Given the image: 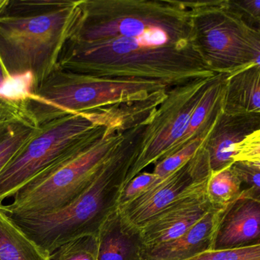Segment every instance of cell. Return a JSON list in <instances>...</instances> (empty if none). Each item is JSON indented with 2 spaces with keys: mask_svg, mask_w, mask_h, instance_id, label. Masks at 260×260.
I'll return each mask as SVG.
<instances>
[{
  "mask_svg": "<svg viewBox=\"0 0 260 260\" xmlns=\"http://www.w3.org/2000/svg\"><path fill=\"white\" fill-rule=\"evenodd\" d=\"M79 6L60 68L170 88L216 75L194 44L188 2L80 0Z\"/></svg>",
  "mask_w": 260,
  "mask_h": 260,
  "instance_id": "6da1fadb",
  "label": "cell"
},
{
  "mask_svg": "<svg viewBox=\"0 0 260 260\" xmlns=\"http://www.w3.org/2000/svg\"><path fill=\"white\" fill-rule=\"evenodd\" d=\"M148 122L126 133L114 157L94 181L73 201L47 213H18L5 211L41 251L50 256L66 243L85 235H97L105 220L118 209L119 199L140 146Z\"/></svg>",
  "mask_w": 260,
  "mask_h": 260,
  "instance_id": "7a4b0ae2",
  "label": "cell"
},
{
  "mask_svg": "<svg viewBox=\"0 0 260 260\" xmlns=\"http://www.w3.org/2000/svg\"><path fill=\"white\" fill-rule=\"evenodd\" d=\"M145 122L123 116L98 125L50 166L21 186L5 211L41 214L53 212L79 196L114 157L126 133Z\"/></svg>",
  "mask_w": 260,
  "mask_h": 260,
  "instance_id": "3957f363",
  "label": "cell"
},
{
  "mask_svg": "<svg viewBox=\"0 0 260 260\" xmlns=\"http://www.w3.org/2000/svg\"><path fill=\"white\" fill-rule=\"evenodd\" d=\"M80 0H56L28 16H0V60L12 79L28 74L36 91L58 67L62 47L80 14Z\"/></svg>",
  "mask_w": 260,
  "mask_h": 260,
  "instance_id": "277c9868",
  "label": "cell"
},
{
  "mask_svg": "<svg viewBox=\"0 0 260 260\" xmlns=\"http://www.w3.org/2000/svg\"><path fill=\"white\" fill-rule=\"evenodd\" d=\"M170 89L152 81L97 77L57 67L36 91L27 94L29 108L41 125L67 114L164 100Z\"/></svg>",
  "mask_w": 260,
  "mask_h": 260,
  "instance_id": "5b68a950",
  "label": "cell"
},
{
  "mask_svg": "<svg viewBox=\"0 0 260 260\" xmlns=\"http://www.w3.org/2000/svg\"><path fill=\"white\" fill-rule=\"evenodd\" d=\"M122 116L114 110H105L67 114L41 124L36 134L0 172V206L88 131Z\"/></svg>",
  "mask_w": 260,
  "mask_h": 260,
  "instance_id": "8992f818",
  "label": "cell"
},
{
  "mask_svg": "<svg viewBox=\"0 0 260 260\" xmlns=\"http://www.w3.org/2000/svg\"><path fill=\"white\" fill-rule=\"evenodd\" d=\"M196 47L215 74H231L251 65L246 25L226 0L188 2Z\"/></svg>",
  "mask_w": 260,
  "mask_h": 260,
  "instance_id": "52a82bcc",
  "label": "cell"
},
{
  "mask_svg": "<svg viewBox=\"0 0 260 260\" xmlns=\"http://www.w3.org/2000/svg\"><path fill=\"white\" fill-rule=\"evenodd\" d=\"M215 76L191 81L168 90L165 100L144 129L137 156L126 178V186L147 166L157 163L169 155L186 132L197 105Z\"/></svg>",
  "mask_w": 260,
  "mask_h": 260,
  "instance_id": "ba28073f",
  "label": "cell"
},
{
  "mask_svg": "<svg viewBox=\"0 0 260 260\" xmlns=\"http://www.w3.org/2000/svg\"><path fill=\"white\" fill-rule=\"evenodd\" d=\"M210 175L207 154L202 145L186 164L157 180L140 197L118 210L129 225L140 230L159 212Z\"/></svg>",
  "mask_w": 260,
  "mask_h": 260,
  "instance_id": "9c48e42d",
  "label": "cell"
},
{
  "mask_svg": "<svg viewBox=\"0 0 260 260\" xmlns=\"http://www.w3.org/2000/svg\"><path fill=\"white\" fill-rule=\"evenodd\" d=\"M208 180L196 185L139 230L145 249L177 239L212 209L206 195Z\"/></svg>",
  "mask_w": 260,
  "mask_h": 260,
  "instance_id": "30bf717a",
  "label": "cell"
},
{
  "mask_svg": "<svg viewBox=\"0 0 260 260\" xmlns=\"http://www.w3.org/2000/svg\"><path fill=\"white\" fill-rule=\"evenodd\" d=\"M260 128V113H220L203 143L211 174L235 163V148L247 136Z\"/></svg>",
  "mask_w": 260,
  "mask_h": 260,
  "instance_id": "8fae6325",
  "label": "cell"
},
{
  "mask_svg": "<svg viewBox=\"0 0 260 260\" xmlns=\"http://www.w3.org/2000/svg\"><path fill=\"white\" fill-rule=\"evenodd\" d=\"M260 244V203L241 196L221 212L212 250Z\"/></svg>",
  "mask_w": 260,
  "mask_h": 260,
  "instance_id": "7c38bea8",
  "label": "cell"
},
{
  "mask_svg": "<svg viewBox=\"0 0 260 260\" xmlns=\"http://www.w3.org/2000/svg\"><path fill=\"white\" fill-rule=\"evenodd\" d=\"M222 211L212 208L180 238L154 248L145 249V260H186L212 250Z\"/></svg>",
  "mask_w": 260,
  "mask_h": 260,
  "instance_id": "4fadbf2b",
  "label": "cell"
},
{
  "mask_svg": "<svg viewBox=\"0 0 260 260\" xmlns=\"http://www.w3.org/2000/svg\"><path fill=\"white\" fill-rule=\"evenodd\" d=\"M98 241V260H145L140 230L129 225L118 209L99 229Z\"/></svg>",
  "mask_w": 260,
  "mask_h": 260,
  "instance_id": "5bb4252c",
  "label": "cell"
},
{
  "mask_svg": "<svg viewBox=\"0 0 260 260\" xmlns=\"http://www.w3.org/2000/svg\"><path fill=\"white\" fill-rule=\"evenodd\" d=\"M222 111L229 114L260 113V65L251 64L229 74Z\"/></svg>",
  "mask_w": 260,
  "mask_h": 260,
  "instance_id": "9a60e30c",
  "label": "cell"
},
{
  "mask_svg": "<svg viewBox=\"0 0 260 260\" xmlns=\"http://www.w3.org/2000/svg\"><path fill=\"white\" fill-rule=\"evenodd\" d=\"M39 126L27 103L21 112L0 127V172L36 134Z\"/></svg>",
  "mask_w": 260,
  "mask_h": 260,
  "instance_id": "2e32d148",
  "label": "cell"
},
{
  "mask_svg": "<svg viewBox=\"0 0 260 260\" xmlns=\"http://www.w3.org/2000/svg\"><path fill=\"white\" fill-rule=\"evenodd\" d=\"M0 260H50L0 209Z\"/></svg>",
  "mask_w": 260,
  "mask_h": 260,
  "instance_id": "e0dca14e",
  "label": "cell"
},
{
  "mask_svg": "<svg viewBox=\"0 0 260 260\" xmlns=\"http://www.w3.org/2000/svg\"><path fill=\"white\" fill-rule=\"evenodd\" d=\"M242 182L233 165L212 174L208 180L206 195L214 209L224 210L241 196Z\"/></svg>",
  "mask_w": 260,
  "mask_h": 260,
  "instance_id": "ac0fdd59",
  "label": "cell"
},
{
  "mask_svg": "<svg viewBox=\"0 0 260 260\" xmlns=\"http://www.w3.org/2000/svg\"><path fill=\"white\" fill-rule=\"evenodd\" d=\"M99 241L97 235L75 238L55 250L50 260H98Z\"/></svg>",
  "mask_w": 260,
  "mask_h": 260,
  "instance_id": "d6986e66",
  "label": "cell"
},
{
  "mask_svg": "<svg viewBox=\"0 0 260 260\" xmlns=\"http://www.w3.org/2000/svg\"><path fill=\"white\" fill-rule=\"evenodd\" d=\"M209 134L197 137L193 141L186 145L185 148L155 163V167L153 172L159 178L164 179L174 171L177 170L179 168L186 164L192 158L196 153L200 149V147L204 143Z\"/></svg>",
  "mask_w": 260,
  "mask_h": 260,
  "instance_id": "ffe728a7",
  "label": "cell"
},
{
  "mask_svg": "<svg viewBox=\"0 0 260 260\" xmlns=\"http://www.w3.org/2000/svg\"><path fill=\"white\" fill-rule=\"evenodd\" d=\"M186 260H260V244L227 250H209Z\"/></svg>",
  "mask_w": 260,
  "mask_h": 260,
  "instance_id": "44dd1931",
  "label": "cell"
},
{
  "mask_svg": "<svg viewBox=\"0 0 260 260\" xmlns=\"http://www.w3.org/2000/svg\"><path fill=\"white\" fill-rule=\"evenodd\" d=\"M159 180L160 178L153 172H141L136 176L133 180H130L122 191L119 199L118 209H123L133 203Z\"/></svg>",
  "mask_w": 260,
  "mask_h": 260,
  "instance_id": "7402d4cb",
  "label": "cell"
},
{
  "mask_svg": "<svg viewBox=\"0 0 260 260\" xmlns=\"http://www.w3.org/2000/svg\"><path fill=\"white\" fill-rule=\"evenodd\" d=\"M233 167L242 182L241 195L260 203V169L244 162H235Z\"/></svg>",
  "mask_w": 260,
  "mask_h": 260,
  "instance_id": "603a6c76",
  "label": "cell"
},
{
  "mask_svg": "<svg viewBox=\"0 0 260 260\" xmlns=\"http://www.w3.org/2000/svg\"><path fill=\"white\" fill-rule=\"evenodd\" d=\"M226 6L247 27L260 29V0H226Z\"/></svg>",
  "mask_w": 260,
  "mask_h": 260,
  "instance_id": "cb8c5ba5",
  "label": "cell"
},
{
  "mask_svg": "<svg viewBox=\"0 0 260 260\" xmlns=\"http://www.w3.org/2000/svg\"><path fill=\"white\" fill-rule=\"evenodd\" d=\"M234 159L235 163H250L260 160V128L237 145Z\"/></svg>",
  "mask_w": 260,
  "mask_h": 260,
  "instance_id": "d4e9b609",
  "label": "cell"
},
{
  "mask_svg": "<svg viewBox=\"0 0 260 260\" xmlns=\"http://www.w3.org/2000/svg\"><path fill=\"white\" fill-rule=\"evenodd\" d=\"M26 93L16 96L0 94V127L9 119L17 115L27 106Z\"/></svg>",
  "mask_w": 260,
  "mask_h": 260,
  "instance_id": "484cf974",
  "label": "cell"
},
{
  "mask_svg": "<svg viewBox=\"0 0 260 260\" xmlns=\"http://www.w3.org/2000/svg\"><path fill=\"white\" fill-rule=\"evenodd\" d=\"M246 39L252 52V64L260 65V31L247 26Z\"/></svg>",
  "mask_w": 260,
  "mask_h": 260,
  "instance_id": "4316f807",
  "label": "cell"
},
{
  "mask_svg": "<svg viewBox=\"0 0 260 260\" xmlns=\"http://www.w3.org/2000/svg\"><path fill=\"white\" fill-rule=\"evenodd\" d=\"M12 80V78L9 76L7 72L5 70L3 64H2L1 60H0V89L4 87L6 84Z\"/></svg>",
  "mask_w": 260,
  "mask_h": 260,
  "instance_id": "83f0119b",
  "label": "cell"
},
{
  "mask_svg": "<svg viewBox=\"0 0 260 260\" xmlns=\"http://www.w3.org/2000/svg\"><path fill=\"white\" fill-rule=\"evenodd\" d=\"M247 163H248L250 166H253V167L256 168V169H260V160Z\"/></svg>",
  "mask_w": 260,
  "mask_h": 260,
  "instance_id": "f1b7e54d",
  "label": "cell"
},
{
  "mask_svg": "<svg viewBox=\"0 0 260 260\" xmlns=\"http://www.w3.org/2000/svg\"><path fill=\"white\" fill-rule=\"evenodd\" d=\"M258 30H259V31H260V29H258Z\"/></svg>",
  "mask_w": 260,
  "mask_h": 260,
  "instance_id": "f546056e",
  "label": "cell"
}]
</instances>
